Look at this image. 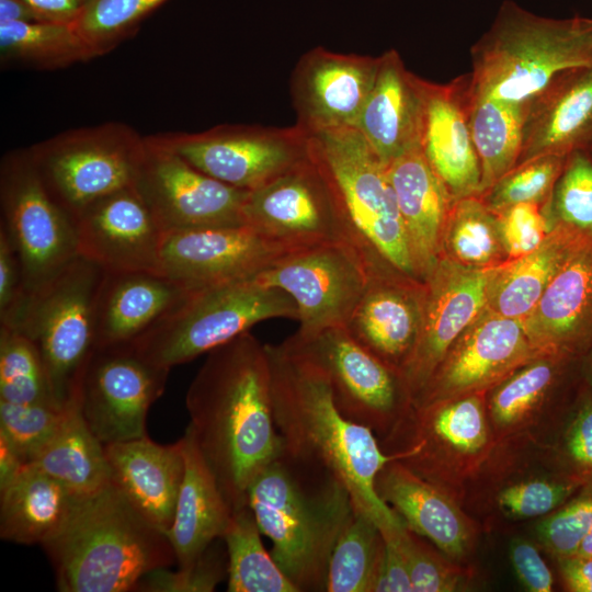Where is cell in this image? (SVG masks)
<instances>
[{
  "label": "cell",
  "instance_id": "6da1fadb",
  "mask_svg": "<svg viewBox=\"0 0 592 592\" xmlns=\"http://www.w3.org/2000/svg\"><path fill=\"white\" fill-rule=\"evenodd\" d=\"M185 406L186 430L232 511L248 505L252 481L283 452L266 345L247 331L208 352Z\"/></svg>",
  "mask_w": 592,
  "mask_h": 592
},
{
  "label": "cell",
  "instance_id": "7a4b0ae2",
  "mask_svg": "<svg viewBox=\"0 0 592 592\" xmlns=\"http://www.w3.org/2000/svg\"><path fill=\"white\" fill-rule=\"evenodd\" d=\"M265 345L273 413L284 449L330 469L383 535L408 528L375 488L376 475L394 457L383 451L371 429L339 410L321 366L288 338Z\"/></svg>",
  "mask_w": 592,
  "mask_h": 592
},
{
  "label": "cell",
  "instance_id": "3957f363",
  "mask_svg": "<svg viewBox=\"0 0 592 592\" xmlns=\"http://www.w3.org/2000/svg\"><path fill=\"white\" fill-rule=\"evenodd\" d=\"M250 506L272 557L298 592H323L333 548L354 508L327 467L283 452L252 481Z\"/></svg>",
  "mask_w": 592,
  "mask_h": 592
},
{
  "label": "cell",
  "instance_id": "277c9868",
  "mask_svg": "<svg viewBox=\"0 0 592 592\" xmlns=\"http://www.w3.org/2000/svg\"><path fill=\"white\" fill-rule=\"evenodd\" d=\"M42 547L61 592L134 591L144 576L177 562L168 536L112 481L79 497Z\"/></svg>",
  "mask_w": 592,
  "mask_h": 592
},
{
  "label": "cell",
  "instance_id": "5b68a950",
  "mask_svg": "<svg viewBox=\"0 0 592 592\" xmlns=\"http://www.w3.org/2000/svg\"><path fill=\"white\" fill-rule=\"evenodd\" d=\"M470 55L475 98L526 102L561 70L592 66V19L546 18L505 0Z\"/></svg>",
  "mask_w": 592,
  "mask_h": 592
},
{
  "label": "cell",
  "instance_id": "8992f818",
  "mask_svg": "<svg viewBox=\"0 0 592 592\" xmlns=\"http://www.w3.org/2000/svg\"><path fill=\"white\" fill-rule=\"evenodd\" d=\"M308 137L311 155L332 184L352 243L372 275L420 282L387 166L354 127Z\"/></svg>",
  "mask_w": 592,
  "mask_h": 592
},
{
  "label": "cell",
  "instance_id": "52a82bcc",
  "mask_svg": "<svg viewBox=\"0 0 592 592\" xmlns=\"http://www.w3.org/2000/svg\"><path fill=\"white\" fill-rule=\"evenodd\" d=\"M273 318L297 320L293 298L254 277L191 291L133 349L167 369L193 361Z\"/></svg>",
  "mask_w": 592,
  "mask_h": 592
},
{
  "label": "cell",
  "instance_id": "ba28073f",
  "mask_svg": "<svg viewBox=\"0 0 592 592\" xmlns=\"http://www.w3.org/2000/svg\"><path fill=\"white\" fill-rule=\"evenodd\" d=\"M105 271L78 255L31 297L11 325L37 346L52 398L66 406L95 349V306Z\"/></svg>",
  "mask_w": 592,
  "mask_h": 592
},
{
  "label": "cell",
  "instance_id": "9c48e42d",
  "mask_svg": "<svg viewBox=\"0 0 592 592\" xmlns=\"http://www.w3.org/2000/svg\"><path fill=\"white\" fill-rule=\"evenodd\" d=\"M27 150L45 189L73 220L91 203L134 185L146 136L106 122L69 129Z\"/></svg>",
  "mask_w": 592,
  "mask_h": 592
},
{
  "label": "cell",
  "instance_id": "30bf717a",
  "mask_svg": "<svg viewBox=\"0 0 592 592\" xmlns=\"http://www.w3.org/2000/svg\"><path fill=\"white\" fill-rule=\"evenodd\" d=\"M0 206L27 301L79 255L75 224L45 189L27 148L2 157Z\"/></svg>",
  "mask_w": 592,
  "mask_h": 592
},
{
  "label": "cell",
  "instance_id": "8fae6325",
  "mask_svg": "<svg viewBox=\"0 0 592 592\" xmlns=\"http://www.w3.org/2000/svg\"><path fill=\"white\" fill-rule=\"evenodd\" d=\"M371 276L356 248L338 241L286 252L254 278L293 298L299 322L294 334L309 338L345 327Z\"/></svg>",
  "mask_w": 592,
  "mask_h": 592
},
{
  "label": "cell",
  "instance_id": "7c38bea8",
  "mask_svg": "<svg viewBox=\"0 0 592 592\" xmlns=\"http://www.w3.org/2000/svg\"><path fill=\"white\" fill-rule=\"evenodd\" d=\"M196 169L228 185L253 190L309 156V137L297 125H219L198 133L151 135Z\"/></svg>",
  "mask_w": 592,
  "mask_h": 592
},
{
  "label": "cell",
  "instance_id": "4fadbf2b",
  "mask_svg": "<svg viewBox=\"0 0 592 592\" xmlns=\"http://www.w3.org/2000/svg\"><path fill=\"white\" fill-rule=\"evenodd\" d=\"M247 226L288 251L351 236L327 174L309 156L264 184L248 191Z\"/></svg>",
  "mask_w": 592,
  "mask_h": 592
},
{
  "label": "cell",
  "instance_id": "5bb4252c",
  "mask_svg": "<svg viewBox=\"0 0 592 592\" xmlns=\"http://www.w3.org/2000/svg\"><path fill=\"white\" fill-rule=\"evenodd\" d=\"M169 372L129 344L95 348L73 397L103 444L139 439L147 435L148 410L162 395Z\"/></svg>",
  "mask_w": 592,
  "mask_h": 592
},
{
  "label": "cell",
  "instance_id": "9a60e30c",
  "mask_svg": "<svg viewBox=\"0 0 592 592\" xmlns=\"http://www.w3.org/2000/svg\"><path fill=\"white\" fill-rule=\"evenodd\" d=\"M134 187L163 231L247 226V190L207 175L151 135Z\"/></svg>",
  "mask_w": 592,
  "mask_h": 592
},
{
  "label": "cell",
  "instance_id": "2e32d148",
  "mask_svg": "<svg viewBox=\"0 0 592 592\" xmlns=\"http://www.w3.org/2000/svg\"><path fill=\"white\" fill-rule=\"evenodd\" d=\"M288 339L326 372L339 410L351 421L384 431L412 395L401 372L356 342L345 327Z\"/></svg>",
  "mask_w": 592,
  "mask_h": 592
},
{
  "label": "cell",
  "instance_id": "e0dca14e",
  "mask_svg": "<svg viewBox=\"0 0 592 592\" xmlns=\"http://www.w3.org/2000/svg\"><path fill=\"white\" fill-rule=\"evenodd\" d=\"M540 357L522 320L486 307L453 343L413 403L444 402L481 390Z\"/></svg>",
  "mask_w": 592,
  "mask_h": 592
},
{
  "label": "cell",
  "instance_id": "ac0fdd59",
  "mask_svg": "<svg viewBox=\"0 0 592 592\" xmlns=\"http://www.w3.org/2000/svg\"><path fill=\"white\" fill-rule=\"evenodd\" d=\"M493 269L467 266L441 255L423 282L420 331L402 371L413 400L453 343L486 309Z\"/></svg>",
  "mask_w": 592,
  "mask_h": 592
},
{
  "label": "cell",
  "instance_id": "d6986e66",
  "mask_svg": "<svg viewBox=\"0 0 592 592\" xmlns=\"http://www.w3.org/2000/svg\"><path fill=\"white\" fill-rule=\"evenodd\" d=\"M286 252L249 226L164 231L160 272L194 291L252 278Z\"/></svg>",
  "mask_w": 592,
  "mask_h": 592
},
{
  "label": "cell",
  "instance_id": "ffe728a7",
  "mask_svg": "<svg viewBox=\"0 0 592 592\" xmlns=\"http://www.w3.org/2000/svg\"><path fill=\"white\" fill-rule=\"evenodd\" d=\"M377 68L378 57L309 49L291 80L295 125L307 135L355 127Z\"/></svg>",
  "mask_w": 592,
  "mask_h": 592
},
{
  "label": "cell",
  "instance_id": "44dd1931",
  "mask_svg": "<svg viewBox=\"0 0 592 592\" xmlns=\"http://www.w3.org/2000/svg\"><path fill=\"white\" fill-rule=\"evenodd\" d=\"M78 254L105 272H160L164 231L133 186L83 208L75 218Z\"/></svg>",
  "mask_w": 592,
  "mask_h": 592
},
{
  "label": "cell",
  "instance_id": "7402d4cb",
  "mask_svg": "<svg viewBox=\"0 0 592 592\" xmlns=\"http://www.w3.org/2000/svg\"><path fill=\"white\" fill-rule=\"evenodd\" d=\"M470 73L447 83L425 82L420 150L452 197L481 192V168L473 140Z\"/></svg>",
  "mask_w": 592,
  "mask_h": 592
},
{
  "label": "cell",
  "instance_id": "603a6c76",
  "mask_svg": "<svg viewBox=\"0 0 592 592\" xmlns=\"http://www.w3.org/2000/svg\"><path fill=\"white\" fill-rule=\"evenodd\" d=\"M543 356L578 352L592 339V234H587L522 321Z\"/></svg>",
  "mask_w": 592,
  "mask_h": 592
},
{
  "label": "cell",
  "instance_id": "cb8c5ba5",
  "mask_svg": "<svg viewBox=\"0 0 592 592\" xmlns=\"http://www.w3.org/2000/svg\"><path fill=\"white\" fill-rule=\"evenodd\" d=\"M425 82L406 68L396 49L378 56L375 81L354 128L386 166L420 149Z\"/></svg>",
  "mask_w": 592,
  "mask_h": 592
},
{
  "label": "cell",
  "instance_id": "d4e9b609",
  "mask_svg": "<svg viewBox=\"0 0 592 592\" xmlns=\"http://www.w3.org/2000/svg\"><path fill=\"white\" fill-rule=\"evenodd\" d=\"M592 144V66L561 70L528 100L516 164Z\"/></svg>",
  "mask_w": 592,
  "mask_h": 592
},
{
  "label": "cell",
  "instance_id": "484cf974",
  "mask_svg": "<svg viewBox=\"0 0 592 592\" xmlns=\"http://www.w3.org/2000/svg\"><path fill=\"white\" fill-rule=\"evenodd\" d=\"M423 283L372 275L345 329L376 357L402 373L421 325Z\"/></svg>",
  "mask_w": 592,
  "mask_h": 592
},
{
  "label": "cell",
  "instance_id": "4316f807",
  "mask_svg": "<svg viewBox=\"0 0 592 592\" xmlns=\"http://www.w3.org/2000/svg\"><path fill=\"white\" fill-rule=\"evenodd\" d=\"M104 449L112 482L167 535L184 476L183 439L159 444L146 435L104 444Z\"/></svg>",
  "mask_w": 592,
  "mask_h": 592
},
{
  "label": "cell",
  "instance_id": "83f0119b",
  "mask_svg": "<svg viewBox=\"0 0 592 592\" xmlns=\"http://www.w3.org/2000/svg\"><path fill=\"white\" fill-rule=\"evenodd\" d=\"M191 289L153 272H105L95 306V348L128 345Z\"/></svg>",
  "mask_w": 592,
  "mask_h": 592
},
{
  "label": "cell",
  "instance_id": "f1b7e54d",
  "mask_svg": "<svg viewBox=\"0 0 592 592\" xmlns=\"http://www.w3.org/2000/svg\"><path fill=\"white\" fill-rule=\"evenodd\" d=\"M417 277L424 282L442 255L446 220L455 200L420 149L387 166Z\"/></svg>",
  "mask_w": 592,
  "mask_h": 592
},
{
  "label": "cell",
  "instance_id": "f546056e",
  "mask_svg": "<svg viewBox=\"0 0 592 592\" xmlns=\"http://www.w3.org/2000/svg\"><path fill=\"white\" fill-rule=\"evenodd\" d=\"M378 496L417 535L429 538L451 558H462L471 528L459 508L433 482L391 459L376 475Z\"/></svg>",
  "mask_w": 592,
  "mask_h": 592
},
{
  "label": "cell",
  "instance_id": "4dcf8cb0",
  "mask_svg": "<svg viewBox=\"0 0 592 592\" xmlns=\"http://www.w3.org/2000/svg\"><path fill=\"white\" fill-rule=\"evenodd\" d=\"M182 439L185 469L173 522L167 534L179 567L190 565L212 543L221 539L232 514L217 479L187 430Z\"/></svg>",
  "mask_w": 592,
  "mask_h": 592
},
{
  "label": "cell",
  "instance_id": "1f68e13d",
  "mask_svg": "<svg viewBox=\"0 0 592 592\" xmlns=\"http://www.w3.org/2000/svg\"><path fill=\"white\" fill-rule=\"evenodd\" d=\"M587 234L590 232L555 223L536 249L494 266L488 286L487 308L523 321Z\"/></svg>",
  "mask_w": 592,
  "mask_h": 592
},
{
  "label": "cell",
  "instance_id": "d6a6232c",
  "mask_svg": "<svg viewBox=\"0 0 592 592\" xmlns=\"http://www.w3.org/2000/svg\"><path fill=\"white\" fill-rule=\"evenodd\" d=\"M78 498L57 479L25 464L0 488V537L42 546L61 526Z\"/></svg>",
  "mask_w": 592,
  "mask_h": 592
},
{
  "label": "cell",
  "instance_id": "836d02e7",
  "mask_svg": "<svg viewBox=\"0 0 592 592\" xmlns=\"http://www.w3.org/2000/svg\"><path fill=\"white\" fill-rule=\"evenodd\" d=\"M27 464L57 479L77 497L92 494L112 481L104 444L87 425L75 397L57 431Z\"/></svg>",
  "mask_w": 592,
  "mask_h": 592
},
{
  "label": "cell",
  "instance_id": "e575fe53",
  "mask_svg": "<svg viewBox=\"0 0 592 592\" xmlns=\"http://www.w3.org/2000/svg\"><path fill=\"white\" fill-rule=\"evenodd\" d=\"M473 98L470 128L480 161L481 194L516 166L528 100Z\"/></svg>",
  "mask_w": 592,
  "mask_h": 592
},
{
  "label": "cell",
  "instance_id": "d590c367",
  "mask_svg": "<svg viewBox=\"0 0 592 592\" xmlns=\"http://www.w3.org/2000/svg\"><path fill=\"white\" fill-rule=\"evenodd\" d=\"M0 59L2 65L55 70L93 57L73 23L37 20L0 23Z\"/></svg>",
  "mask_w": 592,
  "mask_h": 592
},
{
  "label": "cell",
  "instance_id": "8d00e7d4",
  "mask_svg": "<svg viewBox=\"0 0 592 592\" xmlns=\"http://www.w3.org/2000/svg\"><path fill=\"white\" fill-rule=\"evenodd\" d=\"M249 505L232 511L221 537L225 543L229 592H298L261 540Z\"/></svg>",
  "mask_w": 592,
  "mask_h": 592
},
{
  "label": "cell",
  "instance_id": "74e56055",
  "mask_svg": "<svg viewBox=\"0 0 592 592\" xmlns=\"http://www.w3.org/2000/svg\"><path fill=\"white\" fill-rule=\"evenodd\" d=\"M384 537L375 522L354 505L328 567V592H373L384 555Z\"/></svg>",
  "mask_w": 592,
  "mask_h": 592
},
{
  "label": "cell",
  "instance_id": "f35d334b",
  "mask_svg": "<svg viewBox=\"0 0 592 592\" xmlns=\"http://www.w3.org/2000/svg\"><path fill=\"white\" fill-rule=\"evenodd\" d=\"M442 255L474 267H493L508 260L497 215L478 195L453 203L443 232Z\"/></svg>",
  "mask_w": 592,
  "mask_h": 592
},
{
  "label": "cell",
  "instance_id": "ab89813d",
  "mask_svg": "<svg viewBox=\"0 0 592 592\" xmlns=\"http://www.w3.org/2000/svg\"><path fill=\"white\" fill-rule=\"evenodd\" d=\"M414 436L432 439L462 453H476L487 442L482 401L478 396L459 397L417 406Z\"/></svg>",
  "mask_w": 592,
  "mask_h": 592
},
{
  "label": "cell",
  "instance_id": "60d3db41",
  "mask_svg": "<svg viewBox=\"0 0 592 592\" xmlns=\"http://www.w3.org/2000/svg\"><path fill=\"white\" fill-rule=\"evenodd\" d=\"M0 401L54 402L36 344L20 330L3 325H0Z\"/></svg>",
  "mask_w": 592,
  "mask_h": 592
},
{
  "label": "cell",
  "instance_id": "b9f144b4",
  "mask_svg": "<svg viewBox=\"0 0 592 592\" xmlns=\"http://www.w3.org/2000/svg\"><path fill=\"white\" fill-rule=\"evenodd\" d=\"M169 0H92L73 23L93 58L134 36L141 23Z\"/></svg>",
  "mask_w": 592,
  "mask_h": 592
},
{
  "label": "cell",
  "instance_id": "7bdbcfd3",
  "mask_svg": "<svg viewBox=\"0 0 592 592\" xmlns=\"http://www.w3.org/2000/svg\"><path fill=\"white\" fill-rule=\"evenodd\" d=\"M568 156H540L516 164L491 187L478 195L497 213L519 203L549 201Z\"/></svg>",
  "mask_w": 592,
  "mask_h": 592
},
{
  "label": "cell",
  "instance_id": "ee69618b",
  "mask_svg": "<svg viewBox=\"0 0 592 592\" xmlns=\"http://www.w3.org/2000/svg\"><path fill=\"white\" fill-rule=\"evenodd\" d=\"M547 209L554 223L592 234V157L587 150L568 155Z\"/></svg>",
  "mask_w": 592,
  "mask_h": 592
},
{
  "label": "cell",
  "instance_id": "f6af8a7d",
  "mask_svg": "<svg viewBox=\"0 0 592 592\" xmlns=\"http://www.w3.org/2000/svg\"><path fill=\"white\" fill-rule=\"evenodd\" d=\"M555 375L551 356L537 358L502 380L491 399V414L500 426L521 421L548 390Z\"/></svg>",
  "mask_w": 592,
  "mask_h": 592
},
{
  "label": "cell",
  "instance_id": "bcb514c9",
  "mask_svg": "<svg viewBox=\"0 0 592 592\" xmlns=\"http://www.w3.org/2000/svg\"><path fill=\"white\" fill-rule=\"evenodd\" d=\"M67 406L53 401L11 403L0 401V432L25 459H30L45 445L60 425Z\"/></svg>",
  "mask_w": 592,
  "mask_h": 592
},
{
  "label": "cell",
  "instance_id": "7dc6e473",
  "mask_svg": "<svg viewBox=\"0 0 592 592\" xmlns=\"http://www.w3.org/2000/svg\"><path fill=\"white\" fill-rule=\"evenodd\" d=\"M212 543L193 562L170 570L156 569L144 576L134 591L146 592H210L227 577V551Z\"/></svg>",
  "mask_w": 592,
  "mask_h": 592
},
{
  "label": "cell",
  "instance_id": "c3c4849f",
  "mask_svg": "<svg viewBox=\"0 0 592 592\" xmlns=\"http://www.w3.org/2000/svg\"><path fill=\"white\" fill-rule=\"evenodd\" d=\"M547 203H519L494 213L508 260L536 249L551 230Z\"/></svg>",
  "mask_w": 592,
  "mask_h": 592
},
{
  "label": "cell",
  "instance_id": "681fc988",
  "mask_svg": "<svg viewBox=\"0 0 592 592\" xmlns=\"http://www.w3.org/2000/svg\"><path fill=\"white\" fill-rule=\"evenodd\" d=\"M592 525V496L581 497L537 526V535L546 549L557 558L576 555Z\"/></svg>",
  "mask_w": 592,
  "mask_h": 592
},
{
  "label": "cell",
  "instance_id": "f907efd6",
  "mask_svg": "<svg viewBox=\"0 0 592 592\" xmlns=\"http://www.w3.org/2000/svg\"><path fill=\"white\" fill-rule=\"evenodd\" d=\"M576 483L534 479L512 485L498 496L501 511L512 519L545 515L560 505L574 490Z\"/></svg>",
  "mask_w": 592,
  "mask_h": 592
},
{
  "label": "cell",
  "instance_id": "816d5d0a",
  "mask_svg": "<svg viewBox=\"0 0 592 592\" xmlns=\"http://www.w3.org/2000/svg\"><path fill=\"white\" fill-rule=\"evenodd\" d=\"M413 592H451L460 587L463 577L420 542L409 528L400 535Z\"/></svg>",
  "mask_w": 592,
  "mask_h": 592
},
{
  "label": "cell",
  "instance_id": "f5cc1de1",
  "mask_svg": "<svg viewBox=\"0 0 592 592\" xmlns=\"http://www.w3.org/2000/svg\"><path fill=\"white\" fill-rule=\"evenodd\" d=\"M26 303L18 255L0 227V325H10Z\"/></svg>",
  "mask_w": 592,
  "mask_h": 592
},
{
  "label": "cell",
  "instance_id": "db71d44e",
  "mask_svg": "<svg viewBox=\"0 0 592 592\" xmlns=\"http://www.w3.org/2000/svg\"><path fill=\"white\" fill-rule=\"evenodd\" d=\"M510 559L519 581L527 591H551V572L536 547L528 540L513 539L510 545Z\"/></svg>",
  "mask_w": 592,
  "mask_h": 592
},
{
  "label": "cell",
  "instance_id": "11a10c76",
  "mask_svg": "<svg viewBox=\"0 0 592 592\" xmlns=\"http://www.w3.org/2000/svg\"><path fill=\"white\" fill-rule=\"evenodd\" d=\"M402 532L383 536L384 555L373 592H413L407 559L400 545Z\"/></svg>",
  "mask_w": 592,
  "mask_h": 592
},
{
  "label": "cell",
  "instance_id": "9f6ffc18",
  "mask_svg": "<svg viewBox=\"0 0 592 592\" xmlns=\"http://www.w3.org/2000/svg\"><path fill=\"white\" fill-rule=\"evenodd\" d=\"M566 447L579 466L592 470V400L579 409L569 425Z\"/></svg>",
  "mask_w": 592,
  "mask_h": 592
},
{
  "label": "cell",
  "instance_id": "6f0895ef",
  "mask_svg": "<svg viewBox=\"0 0 592 592\" xmlns=\"http://www.w3.org/2000/svg\"><path fill=\"white\" fill-rule=\"evenodd\" d=\"M45 21L75 23L92 0H26Z\"/></svg>",
  "mask_w": 592,
  "mask_h": 592
},
{
  "label": "cell",
  "instance_id": "680465c9",
  "mask_svg": "<svg viewBox=\"0 0 592 592\" xmlns=\"http://www.w3.org/2000/svg\"><path fill=\"white\" fill-rule=\"evenodd\" d=\"M567 588L573 592H592V557L557 558Z\"/></svg>",
  "mask_w": 592,
  "mask_h": 592
},
{
  "label": "cell",
  "instance_id": "91938a15",
  "mask_svg": "<svg viewBox=\"0 0 592 592\" xmlns=\"http://www.w3.org/2000/svg\"><path fill=\"white\" fill-rule=\"evenodd\" d=\"M26 462L8 437L0 432V488L7 486L25 466Z\"/></svg>",
  "mask_w": 592,
  "mask_h": 592
},
{
  "label": "cell",
  "instance_id": "94428289",
  "mask_svg": "<svg viewBox=\"0 0 592 592\" xmlns=\"http://www.w3.org/2000/svg\"><path fill=\"white\" fill-rule=\"evenodd\" d=\"M42 20L26 0H0V23Z\"/></svg>",
  "mask_w": 592,
  "mask_h": 592
},
{
  "label": "cell",
  "instance_id": "6125c7cd",
  "mask_svg": "<svg viewBox=\"0 0 592 592\" xmlns=\"http://www.w3.org/2000/svg\"><path fill=\"white\" fill-rule=\"evenodd\" d=\"M576 555L583 557H592V525L581 542Z\"/></svg>",
  "mask_w": 592,
  "mask_h": 592
},
{
  "label": "cell",
  "instance_id": "be15d7a7",
  "mask_svg": "<svg viewBox=\"0 0 592 592\" xmlns=\"http://www.w3.org/2000/svg\"><path fill=\"white\" fill-rule=\"evenodd\" d=\"M587 151H588V152L590 153V156L592 157V144L590 145V147H589V149H588Z\"/></svg>",
  "mask_w": 592,
  "mask_h": 592
}]
</instances>
